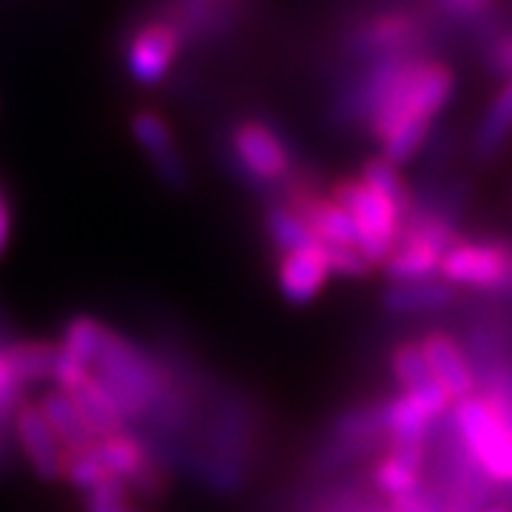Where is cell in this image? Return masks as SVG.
<instances>
[{
    "mask_svg": "<svg viewBox=\"0 0 512 512\" xmlns=\"http://www.w3.org/2000/svg\"><path fill=\"white\" fill-rule=\"evenodd\" d=\"M330 200L348 211V217L356 225L359 251L365 254L370 268H382L396 248V239L402 231V214L382 194L367 188L359 177H345L333 183Z\"/></svg>",
    "mask_w": 512,
    "mask_h": 512,
    "instance_id": "cell-1",
    "label": "cell"
},
{
    "mask_svg": "<svg viewBox=\"0 0 512 512\" xmlns=\"http://www.w3.org/2000/svg\"><path fill=\"white\" fill-rule=\"evenodd\" d=\"M231 154L256 185L285 191L299 177L291 143L265 120H242L231 131Z\"/></svg>",
    "mask_w": 512,
    "mask_h": 512,
    "instance_id": "cell-2",
    "label": "cell"
},
{
    "mask_svg": "<svg viewBox=\"0 0 512 512\" xmlns=\"http://www.w3.org/2000/svg\"><path fill=\"white\" fill-rule=\"evenodd\" d=\"M183 37L168 23L157 18L134 29L126 43V74L137 86H160L171 69L177 66V57L183 52Z\"/></svg>",
    "mask_w": 512,
    "mask_h": 512,
    "instance_id": "cell-3",
    "label": "cell"
},
{
    "mask_svg": "<svg viewBox=\"0 0 512 512\" xmlns=\"http://www.w3.org/2000/svg\"><path fill=\"white\" fill-rule=\"evenodd\" d=\"M131 134H134L137 146L146 151L148 163L154 165L157 177L168 188L183 191L188 185V165H185L183 154L177 148L174 131L163 117L157 111H137L131 117Z\"/></svg>",
    "mask_w": 512,
    "mask_h": 512,
    "instance_id": "cell-4",
    "label": "cell"
},
{
    "mask_svg": "<svg viewBox=\"0 0 512 512\" xmlns=\"http://www.w3.org/2000/svg\"><path fill=\"white\" fill-rule=\"evenodd\" d=\"M419 348L430 370H433L436 382L441 384V390L450 396V402L467 399V396L476 393V373H473L464 350H461V345H458L456 336L450 330H424L419 339Z\"/></svg>",
    "mask_w": 512,
    "mask_h": 512,
    "instance_id": "cell-5",
    "label": "cell"
},
{
    "mask_svg": "<svg viewBox=\"0 0 512 512\" xmlns=\"http://www.w3.org/2000/svg\"><path fill=\"white\" fill-rule=\"evenodd\" d=\"M15 430H18L20 447L29 458L32 470L43 481H57L63 478V461H66V450L57 441L52 424L46 421L40 404H20L15 410Z\"/></svg>",
    "mask_w": 512,
    "mask_h": 512,
    "instance_id": "cell-6",
    "label": "cell"
},
{
    "mask_svg": "<svg viewBox=\"0 0 512 512\" xmlns=\"http://www.w3.org/2000/svg\"><path fill=\"white\" fill-rule=\"evenodd\" d=\"M464 293L447 285L444 279H413V282H390L382 293V308L390 316L413 319V316H436L458 308Z\"/></svg>",
    "mask_w": 512,
    "mask_h": 512,
    "instance_id": "cell-7",
    "label": "cell"
},
{
    "mask_svg": "<svg viewBox=\"0 0 512 512\" xmlns=\"http://www.w3.org/2000/svg\"><path fill=\"white\" fill-rule=\"evenodd\" d=\"M424 467H427V444H387L382 456L370 464L367 476L376 493L393 501L419 487Z\"/></svg>",
    "mask_w": 512,
    "mask_h": 512,
    "instance_id": "cell-8",
    "label": "cell"
},
{
    "mask_svg": "<svg viewBox=\"0 0 512 512\" xmlns=\"http://www.w3.org/2000/svg\"><path fill=\"white\" fill-rule=\"evenodd\" d=\"M245 9V0H174L168 20L183 43L188 40H214L231 26H237Z\"/></svg>",
    "mask_w": 512,
    "mask_h": 512,
    "instance_id": "cell-9",
    "label": "cell"
},
{
    "mask_svg": "<svg viewBox=\"0 0 512 512\" xmlns=\"http://www.w3.org/2000/svg\"><path fill=\"white\" fill-rule=\"evenodd\" d=\"M328 276L330 268L319 242L311 245V248H299V251H291V254H282L279 265H276L279 291L293 305H308L311 299H316L319 291L325 288Z\"/></svg>",
    "mask_w": 512,
    "mask_h": 512,
    "instance_id": "cell-10",
    "label": "cell"
},
{
    "mask_svg": "<svg viewBox=\"0 0 512 512\" xmlns=\"http://www.w3.org/2000/svg\"><path fill=\"white\" fill-rule=\"evenodd\" d=\"M512 137V77L504 80V86L498 89L490 106L484 109L481 123L470 137V157L476 163H493L501 154L504 143Z\"/></svg>",
    "mask_w": 512,
    "mask_h": 512,
    "instance_id": "cell-11",
    "label": "cell"
},
{
    "mask_svg": "<svg viewBox=\"0 0 512 512\" xmlns=\"http://www.w3.org/2000/svg\"><path fill=\"white\" fill-rule=\"evenodd\" d=\"M40 410L46 421L52 424L57 441L63 444L66 453H80V450H89L97 436L92 433L89 421L83 416V410L77 407L69 393L63 390H49L43 399H40Z\"/></svg>",
    "mask_w": 512,
    "mask_h": 512,
    "instance_id": "cell-12",
    "label": "cell"
},
{
    "mask_svg": "<svg viewBox=\"0 0 512 512\" xmlns=\"http://www.w3.org/2000/svg\"><path fill=\"white\" fill-rule=\"evenodd\" d=\"M390 370L402 393H419V396H447L436 382L433 370L427 365L419 342H402L390 353ZM450 399V396H447Z\"/></svg>",
    "mask_w": 512,
    "mask_h": 512,
    "instance_id": "cell-13",
    "label": "cell"
},
{
    "mask_svg": "<svg viewBox=\"0 0 512 512\" xmlns=\"http://www.w3.org/2000/svg\"><path fill=\"white\" fill-rule=\"evenodd\" d=\"M262 225H265V234L271 239L279 254H291V251H299V248H311L319 239L308 228V222L302 220L291 205L285 202H271L262 214Z\"/></svg>",
    "mask_w": 512,
    "mask_h": 512,
    "instance_id": "cell-14",
    "label": "cell"
},
{
    "mask_svg": "<svg viewBox=\"0 0 512 512\" xmlns=\"http://www.w3.org/2000/svg\"><path fill=\"white\" fill-rule=\"evenodd\" d=\"M441 254L419 245V242H396L393 254L387 256V262L382 265V274L390 282H413V279H430L433 274H439Z\"/></svg>",
    "mask_w": 512,
    "mask_h": 512,
    "instance_id": "cell-15",
    "label": "cell"
},
{
    "mask_svg": "<svg viewBox=\"0 0 512 512\" xmlns=\"http://www.w3.org/2000/svg\"><path fill=\"white\" fill-rule=\"evenodd\" d=\"M359 180L367 185V188H373L376 194H382L384 200L390 202L399 214H407V208H410V200H413V194H410V183H404V177L399 174V168L393 163H387L382 154L379 157H370L362 165V171H359Z\"/></svg>",
    "mask_w": 512,
    "mask_h": 512,
    "instance_id": "cell-16",
    "label": "cell"
},
{
    "mask_svg": "<svg viewBox=\"0 0 512 512\" xmlns=\"http://www.w3.org/2000/svg\"><path fill=\"white\" fill-rule=\"evenodd\" d=\"M6 356L20 384H37L52 379L57 348L46 342H15V345H6Z\"/></svg>",
    "mask_w": 512,
    "mask_h": 512,
    "instance_id": "cell-17",
    "label": "cell"
},
{
    "mask_svg": "<svg viewBox=\"0 0 512 512\" xmlns=\"http://www.w3.org/2000/svg\"><path fill=\"white\" fill-rule=\"evenodd\" d=\"M106 325H100L92 316H77L69 322L66 328V336H63V345L60 348L66 350L69 356H74L77 362L89 367L92 359L97 356V350L103 345V336H106Z\"/></svg>",
    "mask_w": 512,
    "mask_h": 512,
    "instance_id": "cell-18",
    "label": "cell"
},
{
    "mask_svg": "<svg viewBox=\"0 0 512 512\" xmlns=\"http://www.w3.org/2000/svg\"><path fill=\"white\" fill-rule=\"evenodd\" d=\"M63 478L72 481L74 487L80 493H89L94 487H100L106 478H111L106 473V467L100 464V458L94 456V450H80V453H66V461H63Z\"/></svg>",
    "mask_w": 512,
    "mask_h": 512,
    "instance_id": "cell-19",
    "label": "cell"
},
{
    "mask_svg": "<svg viewBox=\"0 0 512 512\" xmlns=\"http://www.w3.org/2000/svg\"><path fill=\"white\" fill-rule=\"evenodd\" d=\"M319 245H322V254H325L330 274L359 279V276H367L373 271L365 254L359 248H353V245H328V242H319Z\"/></svg>",
    "mask_w": 512,
    "mask_h": 512,
    "instance_id": "cell-20",
    "label": "cell"
},
{
    "mask_svg": "<svg viewBox=\"0 0 512 512\" xmlns=\"http://www.w3.org/2000/svg\"><path fill=\"white\" fill-rule=\"evenodd\" d=\"M131 490L117 478H106L100 487L86 493V512H131Z\"/></svg>",
    "mask_w": 512,
    "mask_h": 512,
    "instance_id": "cell-21",
    "label": "cell"
},
{
    "mask_svg": "<svg viewBox=\"0 0 512 512\" xmlns=\"http://www.w3.org/2000/svg\"><path fill=\"white\" fill-rule=\"evenodd\" d=\"M481 66L490 77L510 80L512 77V29H501L498 35L481 46Z\"/></svg>",
    "mask_w": 512,
    "mask_h": 512,
    "instance_id": "cell-22",
    "label": "cell"
},
{
    "mask_svg": "<svg viewBox=\"0 0 512 512\" xmlns=\"http://www.w3.org/2000/svg\"><path fill=\"white\" fill-rule=\"evenodd\" d=\"M9 237H12V211H9V200H6L3 185H0V256L9 245Z\"/></svg>",
    "mask_w": 512,
    "mask_h": 512,
    "instance_id": "cell-23",
    "label": "cell"
},
{
    "mask_svg": "<svg viewBox=\"0 0 512 512\" xmlns=\"http://www.w3.org/2000/svg\"><path fill=\"white\" fill-rule=\"evenodd\" d=\"M481 512H512V510H507V507H498V504H490V507H484Z\"/></svg>",
    "mask_w": 512,
    "mask_h": 512,
    "instance_id": "cell-24",
    "label": "cell"
},
{
    "mask_svg": "<svg viewBox=\"0 0 512 512\" xmlns=\"http://www.w3.org/2000/svg\"><path fill=\"white\" fill-rule=\"evenodd\" d=\"M373 512H384V510H373Z\"/></svg>",
    "mask_w": 512,
    "mask_h": 512,
    "instance_id": "cell-25",
    "label": "cell"
},
{
    "mask_svg": "<svg viewBox=\"0 0 512 512\" xmlns=\"http://www.w3.org/2000/svg\"><path fill=\"white\" fill-rule=\"evenodd\" d=\"M131 512H140V510H131Z\"/></svg>",
    "mask_w": 512,
    "mask_h": 512,
    "instance_id": "cell-26",
    "label": "cell"
},
{
    "mask_svg": "<svg viewBox=\"0 0 512 512\" xmlns=\"http://www.w3.org/2000/svg\"><path fill=\"white\" fill-rule=\"evenodd\" d=\"M0 427H3V421H0Z\"/></svg>",
    "mask_w": 512,
    "mask_h": 512,
    "instance_id": "cell-27",
    "label": "cell"
}]
</instances>
